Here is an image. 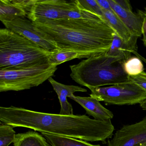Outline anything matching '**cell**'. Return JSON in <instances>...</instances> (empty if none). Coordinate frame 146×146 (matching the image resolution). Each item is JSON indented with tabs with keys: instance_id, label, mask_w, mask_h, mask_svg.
<instances>
[{
	"instance_id": "d4e9b609",
	"label": "cell",
	"mask_w": 146,
	"mask_h": 146,
	"mask_svg": "<svg viewBox=\"0 0 146 146\" xmlns=\"http://www.w3.org/2000/svg\"><path fill=\"white\" fill-rule=\"evenodd\" d=\"M115 2L122 8L128 11H132V8L129 1L128 0H114Z\"/></svg>"
},
{
	"instance_id": "7c38bea8",
	"label": "cell",
	"mask_w": 146,
	"mask_h": 146,
	"mask_svg": "<svg viewBox=\"0 0 146 146\" xmlns=\"http://www.w3.org/2000/svg\"><path fill=\"white\" fill-rule=\"evenodd\" d=\"M48 81L58 95L61 106L59 114L63 115H73L72 106L68 102L67 97L70 98L75 92H87V90L79 86L62 84L55 81L52 78H49Z\"/></svg>"
},
{
	"instance_id": "7a4b0ae2",
	"label": "cell",
	"mask_w": 146,
	"mask_h": 146,
	"mask_svg": "<svg viewBox=\"0 0 146 146\" xmlns=\"http://www.w3.org/2000/svg\"><path fill=\"white\" fill-rule=\"evenodd\" d=\"M33 22L41 33L56 43L60 51H76L89 58L107 53L115 33L102 17L94 13L85 19L40 18Z\"/></svg>"
},
{
	"instance_id": "d6986e66",
	"label": "cell",
	"mask_w": 146,
	"mask_h": 146,
	"mask_svg": "<svg viewBox=\"0 0 146 146\" xmlns=\"http://www.w3.org/2000/svg\"><path fill=\"white\" fill-rule=\"evenodd\" d=\"M124 70L129 76H135L142 72L144 70L141 60L137 57H131L124 62Z\"/></svg>"
},
{
	"instance_id": "44dd1931",
	"label": "cell",
	"mask_w": 146,
	"mask_h": 146,
	"mask_svg": "<svg viewBox=\"0 0 146 146\" xmlns=\"http://www.w3.org/2000/svg\"><path fill=\"white\" fill-rule=\"evenodd\" d=\"M78 7L83 11L90 12L102 17V10L98 5L96 0L79 1L77 0Z\"/></svg>"
},
{
	"instance_id": "4fadbf2b",
	"label": "cell",
	"mask_w": 146,
	"mask_h": 146,
	"mask_svg": "<svg viewBox=\"0 0 146 146\" xmlns=\"http://www.w3.org/2000/svg\"><path fill=\"white\" fill-rule=\"evenodd\" d=\"M110 6L117 16L131 31L135 36L139 38L142 35V18L138 13H134L132 11L122 8L114 0H108Z\"/></svg>"
},
{
	"instance_id": "4316f807",
	"label": "cell",
	"mask_w": 146,
	"mask_h": 146,
	"mask_svg": "<svg viewBox=\"0 0 146 146\" xmlns=\"http://www.w3.org/2000/svg\"><path fill=\"white\" fill-rule=\"evenodd\" d=\"M140 146H146V142H145V143L142 144V145H141Z\"/></svg>"
},
{
	"instance_id": "5b68a950",
	"label": "cell",
	"mask_w": 146,
	"mask_h": 146,
	"mask_svg": "<svg viewBox=\"0 0 146 146\" xmlns=\"http://www.w3.org/2000/svg\"><path fill=\"white\" fill-rule=\"evenodd\" d=\"M57 66L47 64L17 70H0V92L22 91L37 87L52 78Z\"/></svg>"
},
{
	"instance_id": "30bf717a",
	"label": "cell",
	"mask_w": 146,
	"mask_h": 146,
	"mask_svg": "<svg viewBox=\"0 0 146 146\" xmlns=\"http://www.w3.org/2000/svg\"><path fill=\"white\" fill-rule=\"evenodd\" d=\"M36 0H1L0 20L11 21L19 17H27Z\"/></svg>"
},
{
	"instance_id": "2e32d148",
	"label": "cell",
	"mask_w": 146,
	"mask_h": 146,
	"mask_svg": "<svg viewBox=\"0 0 146 146\" xmlns=\"http://www.w3.org/2000/svg\"><path fill=\"white\" fill-rule=\"evenodd\" d=\"M14 146H52L37 132L30 131L16 135Z\"/></svg>"
},
{
	"instance_id": "cb8c5ba5",
	"label": "cell",
	"mask_w": 146,
	"mask_h": 146,
	"mask_svg": "<svg viewBox=\"0 0 146 146\" xmlns=\"http://www.w3.org/2000/svg\"><path fill=\"white\" fill-rule=\"evenodd\" d=\"M96 1L102 10L114 12L111 7L108 0H96Z\"/></svg>"
},
{
	"instance_id": "3957f363",
	"label": "cell",
	"mask_w": 146,
	"mask_h": 146,
	"mask_svg": "<svg viewBox=\"0 0 146 146\" xmlns=\"http://www.w3.org/2000/svg\"><path fill=\"white\" fill-rule=\"evenodd\" d=\"M125 61L118 56L105 53L92 56L70 66V77L77 83L87 88H99L130 82L124 70Z\"/></svg>"
},
{
	"instance_id": "ba28073f",
	"label": "cell",
	"mask_w": 146,
	"mask_h": 146,
	"mask_svg": "<svg viewBox=\"0 0 146 146\" xmlns=\"http://www.w3.org/2000/svg\"><path fill=\"white\" fill-rule=\"evenodd\" d=\"M2 23L6 29L25 37L46 51L52 53L60 51L56 43L41 33L27 17H19Z\"/></svg>"
},
{
	"instance_id": "52a82bcc",
	"label": "cell",
	"mask_w": 146,
	"mask_h": 146,
	"mask_svg": "<svg viewBox=\"0 0 146 146\" xmlns=\"http://www.w3.org/2000/svg\"><path fill=\"white\" fill-rule=\"evenodd\" d=\"M77 5V0H36L27 18L32 22L40 18L52 20L68 19L71 10Z\"/></svg>"
},
{
	"instance_id": "e0dca14e",
	"label": "cell",
	"mask_w": 146,
	"mask_h": 146,
	"mask_svg": "<svg viewBox=\"0 0 146 146\" xmlns=\"http://www.w3.org/2000/svg\"><path fill=\"white\" fill-rule=\"evenodd\" d=\"M42 134L52 146H100L72 137L45 133H42Z\"/></svg>"
},
{
	"instance_id": "8992f818",
	"label": "cell",
	"mask_w": 146,
	"mask_h": 146,
	"mask_svg": "<svg viewBox=\"0 0 146 146\" xmlns=\"http://www.w3.org/2000/svg\"><path fill=\"white\" fill-rule=\"evenodd\" d=\"M88 88L91 92L90 96L106 105L141 104L146 100V91L131 81L109 87Z\"/></svg>"
},
{
	"instance_id": "277c9868",
	"label": "cell",
	"mask_w": 146,
	"mask_h": 146,
	"mask_svg": "<svg viewBox=\"0 0 146 146\" xmlns=\"http://www.w3.org/2000/svg\"><path fill=\"white\" fill-rule=\"evenodd\" d=\"M52 53L8 29L0 30V70L47 64Z\"/></svg>"
},
{
	"instance_id": "ac0fdd59",
	"label": "cell",
	"mask_w": 146,
	"mask_h": 146,
	"mask_svg": "<svg viewBox=\"0 0 146 146\" xmlns=\"http://www.w3.org/2000/svg\"><path fill=\"white\" fill-rule=\"evenodd\" d=\"M88 56L82 53L75 51H60L52 53L48 58V64L53 66H57L68 61L78 58H88Z\"/></svg>"
},
{
	"instance_id": "9c48e42d",
	"label": "cell",
	"mask_w": 146,
	"mask_h": 146,
	"mask_svg": "<svg viewBox=\"0 0 146 146\" xmlns=\"http://www.w3.org/2000/svg\"><path fill=\"white\" fill-rule=\"evenodd\" d=\"M146 142V117L132 124L124 125L117 131L108 146H140Z\"/></svg>"
},
{
	"instance_id": "6da1fadb",
	"label": "cell",
	"mask_w": 146,
	"mask_h": 146,
	"mask_svg": "<svg viewBox=\"0 0 146 146\" xmlns=\"http://www.w3.org/2000/svg\"><path fill=\"white\" fill-rule=\"evenodd\" d=\"M0 121L13 128L24 127L41 133L105 144L114 130L111 120L100 121L85 115L46 113L12 106L0 107Z\"/></svg>"
},
{
	"instance_id": "7402d4cb",
	"label": "cell",
	"mask_w": 146,
	"mask_h": 146,
	"mask_svg": "<svg viewBox=\"0 0 146 146\" xmlns=\"http://www.w3.org/2000/svg\"><path fill=\"white\" fill-rule=\"evenodd\" d=\"M129 79L146 92V72L143 71L136 76H129Z\"/></svg>"
},
{
	"instance_id": "484cf974",
	"label": "cell",
	"mask_w": 146,
	"mask_h": 146,
	"mask_svg": "<svg viewBox=\"0 0 146 146\" xmlns=\"http://www.w3.org/2000/svg\"><path fill=\"white\" fill-rule=\"evenodd\" d=\"M140 106L142 108L143 110L146 111V100H145L143 102L140 104Z\"/></svg>"
},
{
	"instance_id": "603a6c76",
	"label": "cell",
	"mask_w": 146,
	"mask_h": 146,
	"mask_svg": "<svg viewBox=\"0 0 146 146\" xmlns=\"http://www.w3.org/2000/svg\"><path fill=\"white\" fill-rule=\"evenodd\" d=\"M139 13L142 18V40L144 46L146 47V8H145V12L139 11Z\"/></svg>"
},
{
	"instance_id": "8fae6325",
	"label": "cell",
	"mask_w": 146,
	"mask_h": 146,
	"mask_svg": "<svg viewBox=\"0 0 146 146\" xmlns=\"http://www.w3.org/2000/svg\"><path fill=\"white\" fill-rule=\"evenodd\" d=\"M70 98L81 105L87 114L92 116L96 120L107 121L113 118V113L104 107L99 101L94 97H81L73 95Z\"/></svg>"
},
{
	"instance_id": "9a60e30c",
	"label": "cell",
	"mask_w": 146,
	"mask_h": 146,
	"mask_svg": "<svg viewBox=\"0 0 146 146\" xmlns=\"http://www.w3.org/2000/svg\"><path fill=\"white\" fill-rule=\"evenodd\" d=\"M137 40H135L130 42H125L115 33L111 46L107 54L110 56H118L125 61L131 58L133 52H137Z\"/></svg>"
},
{
	"instance_id": "ffe728a7",
	"label": "cell",
	"mask_w": 146,
	"mask_h": 146,
	"mask_svg": "<svg viewBox=\"0 0 146 146\" xmlns=\"http://www.w3.org/2000/svg\"><path fill=\"white\" fill-rule=\"evenodd\" d=\"M13 127L1 122L0 125V146H9L14 143L16 132Z\"/></svg>"
},
{
	"instance_id": "5bb4252c",
	"label": "cell",
	"mask_w": 146,
	"mask_h": 146,
	"mask_svg": "<svg viewBox=\"0 0 146 146\" xmlns=\"http://www.w3.org/2000/svg\"><path fill=\"white\" fill-rule=\"evenodd\" d=\"M102 12V18L123 41L125 42H130L137 40L138 37L132 34L131 31L115 13L103 10Z\"/></svg>"
}]
</instances>
